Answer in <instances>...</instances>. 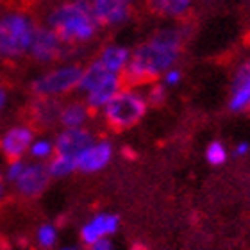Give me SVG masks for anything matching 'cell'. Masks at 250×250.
Here are the masks:
<instances>
[{
	"label": "cell",
	"instance_id": "6da1fadb",
	"mask_svg": "<svg viewBox=\"0 0 250 250\" xmlns=\"http://www.w3.org/2000/svg\"><path fill=\"white\" fill-rule=\"evenodd\" d=\"M186 38L188 29L184 25L163 27L156 31L130 52L129 64L122 73L124 83L129 86L154 83L167 70L177 66Z\"/></svg>",
	"mask_w": 250,
	"mask_h": 250
},
{
	"label": "cell",
	"instance_id": "7a4b0ae2",
	"mask_svg": "<svg viewBox=\"0 0 250 250\" xmlns=\"http://www.w3.org/2000/svg\"><path fill=\"white\" fill-rule=\"evenodd\" d=\"M45 25L70 47L91 43L102 29L89 0H61L54 4L45 15Z\"/></svg>",
	"mask_w": 250,
	"mask_h": 250
},
{
	"label": "cell",
	"instance_id": "3957f363",
	"mask_svg": "<svg viewBox=\"0 0 250 250\" xmlns=\"http://www.w3.org/2000/svg\"><path fill=\"white\" fill-rule=\"evenodd\" d=\"M36 20L23 9L0 11V58L18 61L29 54L36 32Z\"/></svg>",
	"mask_w": 250,
	"mask_h": 250
},
{
	"label": "cell",
	"instance_id": "277c9868",
	"mask_svg": "<svg viewBox=\"0 0 250 250\" xmlns=\"http://www.w3.org/2000/svg\"><path fill=\"white\" fill-rule=\"evenodd\" d=\"M148 111L145 93L134 88H122L105 105L104 113L105 122L116 130H125L138 125Z\"/></svg>",
	"mask_w": 250,
	"mask_h": 250
},
{
	"label": "cell",
	"instance_id": "5b68a950",
	"mask_svg": "<svg viewBox=\"0 0 250 250\" xmlns=\"http://www.w3.org/2000/svg\"><path fill=\"white\" fill-rule=\"evenodd\" d=\"M83 75V66L75 62H64L40 73L31 81V93L43 99H61L64 95L77 91Z\"/></svg>",
	"mask_w": 250,
	"mask_h": 250
},
{
	"label": "cell",
	"instance_id": "8992f818",
	"mask_svg": "<svg viewBox=\"0 0 250 250\" xmlns=\"http://www.w3.org/2000/svg\"><path fill=\"white\" fill-rule=\"evenodd\" d=\"M73 47L66 45L50 27L43 23V25L36 27V32H34V38H32L27 56L38 64H54L59 59L66 58V54Z\"/></svg>",
	"mask_w": 250,
	"mask_h": 250
},
{
	"label": "cell",
	"instance_id": "52a82bcc",
	"mask_svg": "<svg viewBox=\"0 0 250 250\" xmlns=\"http://www.w3.org/2000/svg\"><path fill=\"white\" fill-rule=\"evenodd\" d=\"M34 138H36V129L31 124L18 122L5 127L0 130V156L5 161L25 157Z\"/></svg>",
	"mask_w": 250,
	"mask_h": 250
},
{
	"label": "cell",
	"instance_id": "ba28073f",
	"mask_svg": "<svg viewBox=\"0 0 250 250\" xmlns=\"http://www.w3.org/2000/svg\"><path fill=\"white\" fill-rule=\"evenodd\" d=\"M50 181H52V177L48 173L47 163L31 159V161H27L21 175L11 184V188L21 198H38L47 191Z\"/></svg>",
	"mask_w": 250,
	"mask_h": 250
},
{
	"label": "cell",
	"instance_id": "9c48e42d",
	"mask_svg": "<svg viewBox=\"0 0 250 250\" xmlns=\"http://www.w3.org/2000/svg\"><path fill=\"white\" fill-rule=\"evenodd\" d=\"M115 156V148L109 141L95 140L84 152L75 157V168L81 173H97L107 168Z\"/></svg>",
	"mask_w": 250,
	"mask_h": 250
},
{
	"label": "cell",
	"instance_id": "30bf717a",
	"mask_svg": "<svg viewBox=\"0 0 250 250\" xmlns=\"http://www.w3.org/2000/svg\"><path fill=\"white\" fill-rule=\"evenodd\" d=\"M100 27H120L130 20L132 4L125 0H89Z\"/></svg>",
	"mask_w": 250,
	"mask_h": 250
},
{
	"label": "cell",
	"instance_id": "8fae6325",
	"mask_svg": "<svg viewBox=\"0 0 250 250\" xmlns=\"http://www.w3.org/2000/svg\"><path fill=\"white\" fill-rule=\"evenodd\" d=\"M93 141V132L88 130L86 127H77V129H64V127H61V130L54 138V146H56V154L75 159Z\"/></svg>",
	"mask_w": 250,
	"mask_h": 250
},
{
	"label": "cell",
	"instance_id": "7c38bea8",
	"mask_svg": "<svg viewBox=\"0 0 250 250\" xmlns=\"http://www.w3.org/2000/svg\"><path fill=\"white\" fill-rule=\"evenodd\" d=\"M120 229V216L115 213H97L81 227V240L86 247L102 240L111 238Z\"/></svg>",
	"mask_w": 250,
	"mask_h": 250
},
{
	"label": "cell",
	"instance_id": "4fadbf2b",
	"mask_svg": "<svg viewBox=\"0 0 250 250\" xmlns=\"http://www.w3.org/2000/svg\"><path fill=\"white\" fill-rule=\"evenodd\" d=\"M227 105L230 113H245L250 109V59L236 72Z\"/></svg>",
	"mask_w": 250,
	"mask_h": 250
},
{
	"label": "cell",
	"instance_id": "5bb4252c",
	"mask_svg": "<svg viewBox=\"0 0 250 250\" xmlns=\"http://www.w3.org/2000/svg\"><path fill=\"white\" fill-rule=\"evenodd\" d=\"M122 88H124V79H122V75L111 73L104 83L99 84L89 93L84 95V102L89 107V111H102Z\"/></svg>",
	"mask_w": 250,
	"mask_h": 250
},
{
	"label": "cell",
	"instance_id": "9a60e30c",
	"mask_svg": "<svg viewBox=\"0 0 250 250\" xmlns=\"http://www.w3.org/2000/svg\"><path fill=\"white\" fill-rule=\"evenodd\" d=\"M61 99H43L34 97V102L31 105V122L36 127H54L59 125V113H61Z\"/></svg>",
	"mask_w": 250,
	"mask_h": 250
},
{
	"label": "cell",
	"instance_id": "2e32d148",
	"mask_svg": "<svg viewBox=\"0 0 250 250\" xmlns=\"http://www.w3.org/2000/svg\"><path fill=\"white\" fill-rule=\"evenodd\" d=\"M195 0H146L150 13L168 20H181L193 9Z\"/></svg>",
	"mask_w": 250,
	"mask_h": 250
},
{
	"label": "cell",
	"instance_id": "e0dca14e",
	"mask_svg": "<svg viewBox=\"0 0 250 250\" xmlns=\"http://www.w3.org/2000/svg\"><path fill=\"white\" fill-rule=\"evenodd\" d=\"M130 52H132V50H130V48H127L125 45L109 43V45H105V47L99 52V56H97V61L102 62V64H104L109 72L122 75V73H124V70L127 68V64H129Z\"/></svg>",
	"mask_w": 250,
	"mask_h": 250
},
{
	"label": "cell",
	"instance_id": "ac0fdd59",
	"mask_svg": "<svg viewBox=\"0 0 250 250\" xmlns=\"http://www.w3.org/2000/svg\"><path fill=\"white\" fill-rule=\"evenodd\" d=\"M91 111L86 105V102L81 100H70L62 102L61 113H59V125L64 129H77V127H86L89 120Z\"/></svg>",
	"mask_w": 250,
	"mask_h": 250
},
{
	"label": "cell",
	"instance_id": "d6986e66",
	"mask_svg": "<svg viewBox=\"0 0 250 250\" xmlns=\"http://www.w3.org/2000/svg\"><path fill=\"white\" fill-rule=\"evenodd\" d=\"M111 73L113 72H109L102 62H99L97 59H95V61L89 62L88 66L83 68V75H81V81H79L77 91L83 95L89 93L91 89H95L99 84L104 83Z\"/></svg>",
	"mask_w": 250,
	"mask_h": 250
},
{
	"label": "cell",
	"instance_id": "ffe728a7",
	"mask_svg": "<svg viewBox=\"0 0 250 250\" xmlns=\"http://www.w3.org/2000/svg\"><path fill=\"white\" fill-rule=\"evenodd\" d=\"M47 168L52 179H64V177H68V175H72V173L77 172L75 159L68 156H61V154H54L47 161Z\"/></svg>",
	"mask_w": 250,
	"mask_h": 250
},
{
	"label": "cell",
	"instance_id": "44dd1931",
	"mask_svg": "<svg viewBox=\"0 0 250 250\" xmlns=\"http://www.w3.org/2000/svg\"><path fill=\"white\" fill-rule=\"evenodd\" d=\"M54 154H56L54 138H48V136H36V138L32 140L31 148H29V154H27V156L31 157L32 161L47 163Z\"/></svg>",
	"mask_w": 250,
	"mask_h": 250
},
{
	"label": "cell",
	"instance_id": "7402d4cb",
	"mask_svg": "<svg viewBox=\"0 0 250 250\" xmlns=\"http://www.w3.org/2000/svg\"><path fill=\"white\" fill-rule=\"evenodd\" d=\"M59 230L54 224H42L36 229V243L42 250H52L58 245Z\"/></svg>",
	"mask_w": 250,
	"mask_h": 250
},
{
	"label": "cell",
	"instance_id": "603a6c76",
	"mask_svg": "<svg viewBox=\"0 0 250 250\" xmlns=\"http://www.w3.org/2000/svg\"><path fill=\"white\" fill-rule=\"evenodd\" d=\"M229 159V150L222 141H211L206 146V161L211 167H222Z\"/></svg>",
	"mask_w": 250,
	"mask_h": 250
},
{
	"label": "cell",
	"instance_id": "cb8c5ba5",
	"mask_svg": "<svg viewBox=\"0 0 250 250\" xmlns=\"http://www.w3.org/2000/svg\"><path fill=\"white\" fill-rule=\"evenodd\" d=\"M27 165V159L25 157H21V159H9V161L5 163V167L2 168V175H4V183L7 186L15 183L16 179L20 177L21 172H23V168Z\"/></svg>",
	"mask_w": 250,
	"mask_h": 250
},
{
	"label": "cell",
	"instance_id": "d4e9b609",
	"mask_svg": "<svg viewBox=\"0 0 250 250\" xmlns=\"http://www.w3.org/2000/svg\"><path fill=\"white\" fill-rule=\"evenodd\" d=\"M145 97H146L148 105H161V104L167 102L168 88L163 83H152L150 88H148V91L145 93Z\"/></svg>",
	"mask_w": 250,
	"mask_h": 250
},
{
	"label": "cell",
	"instance_id": "484cf974",
	"mask_svg": "<svg viewBox=\"0 0 250 250\" xmlns=\"http://www.w3.org/2000/svg\"><path fill=\"white\" fill-rule=\"evenodd\" d=\"M163 81L161 83L167 86V88H175V86H179L181 84V81H183V72L179 70L177 66L170 68V70H167V72L161 75Z\"/></svg>",
	"mask_w": 250,
	"mask_h": 250
},
{
	"label": "cell",
	"instance_id": "4316f807",
	"mask_svg": "<svg viewBox=\"0 0 250 250\" xmlns=\"http://www.w3.org/2000/svg\"><path fill=\"white\" fill-rule=\"evenodd\" d=\"M9 104H11V93L7 86L5 84L0 83V118L4 116V113L9 109Z\"/></svg>",
	"mask_w": 250,
	"mask_h": 250
},
{
	"label": "cell",
	"instance_id": "83f0119b",
	"mask_svg": "<svg viewBox=\"0 0 250 250\" xmlns=\"http://www.w3.org/2000/svg\"><path fill=\"white\" fill-rule=\"evenodd\" d=\"M88 250H115V245H113L111 238H102V240L88 245Z\"/></svg>",
	"mask_w": 250,
	"mask_h": 250
},
{
	"label": "cell",
	"instance_id": "f1b7e54d",
	"mask_svg": "<svg viewBox=\"0 0 250 250\" xmlns=\"http://www.w3.org/2000/svg\"><path fill=\"white\" fill-rule=\"evenodd\" d=\"M249 152H250V143H249V141H240V143L234 146L232 156H234V157H243V156H247Z\"/></svg>",
	"mask_w": 250,
	"mask_h": 250
},
{
	"label": "cell",
	"instance_id": "f546056e",
	"mask_svg": "<svg viewBox=\"0 0 250 250\" xmlns=\"http://www.w3.org/2000/svg\"><path fill=\"white\" fill-rule=\"evenodd\" d=\"M7 195H9V186H7L4 181H0V206L5 202Z\"/></svg>",
	"mask_w": 250,
	"mask_h": 250
},
{
	"label": "cell",
	"instance_id": "4dcf8cb0",
	"mask_svg": "<svg viewBox=\"0 0 250 250\" xmlns=\"http://www.w3.org/2000/svg\"><path fill=\"white\" fill-rule=\"evenodd\" d=\"M58 250H77L75 247H61V249H58Z\"/></svg>",
	"mask_w": 250,
	"mask_h": 250
},
{
	"label": "cell",
	"instance_id": "1f68e13d",
	"mask_svg": "<svg viewBox=\"0 0 250 250\" xmlns=\"http://www.w3.org/2000/svg\"><path fill=\"white\" fill-rule=\"evenodd\" d=\"M0 181H4V175H2V167H0Z\"/></svg>",
	"mask_w": 250,
	"mask_h": 250
},
{
	"label": "cell",
	"instance_id": "d6a6232c",
	"mask_svg": "<svg viewBox=\"0 0 250 250\" xmlns=\"http://www.w3.org/2000/svg\"><path fill=\"white\" fill-rule=\"evenodd\" d=\"M125 2H129V4H134V2H138V0H125Z\"/></svg>",
	"mask_w": 250,
	"mask_h": 250
}]
</instances>
